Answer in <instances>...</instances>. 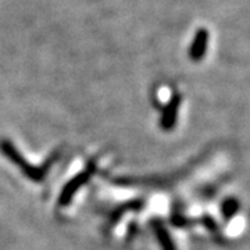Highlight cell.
<instances>
[{
	"label": "cell",
	"instance_id": "cell-1",
	"mask_svg": "<svg viewBox=\"0 0 250 250\" xmlns=\"http://www.w3.org/2000/svg\"><path fill=\"white\" fill-rule=\"evenodd\" d=\"M0 152L3 153L11 163H14L18 168L22 171V174H24L25 177H28L29 179H32V181H36V182H39V181H42V179L45 178L46 174H47V170L50 168V166L53 164V161L57 159V156L54 154V156H52L49 160L46 161L43 166L35 167V166L29 164V163L21 156V153L18 152L17 147L10 142L9 139H1V141H0Z\"/></svg>",
	"mask_w": 250,
	"mask_h": 250
},
{
	"label": "cell",
	"instance_id": "cell-2",
	"mask_svg": "<svg viewBox=\"0 0 250 250\" xmlns=\"http://www.w3.org/2000/svg\"><path fill=\"white\" fill-rule=\"evenodd\" d=\"M95 171H96V164H95V161H92V163H89L83 170L81 171L78 175H75L65 187L62 188V193H60V196H59V206L65 207V206L70 205L72 197L75 196V193L80 190L81 188L83 187V185L93 177Z\"/></svg>",
	"mask_w": 250,
	"mask_h": 250
},
{
	"label": "cell",
	"instance_id": "cell-3",
	"mask_svg": "<svg viewBox=\"0 0 250 250\" xmlns=\"http://www.w3.org/2000/svg\"><path fill=\"white\" fill-rule=\"evenodd\" d=\"M179 104H181V96L174 95L168 102V104L164 108V113H163V117H161V128L164 131H171L175 126L177 117H178Z\"/></svg>",
	"mask_w": 250,
	"mask_h": 250
},
{
	"label": "cell",
	"instance_id": "cell-4",
	"mask_svg": "<svg viewBox=\"0 0 250 250\" xmlns=\"http://www.w3.org/2000/svg\"><path fill=\"white\" fill-rule=\"evenodd\" d=\"M207 42H208V34L206 29H199L196 36L192 42L190 50H189V56L193 62L202 60L203 56L206 54V49H207Z\"/></svg>",
	"mask_w": 250,
	"mask_h": 250
},
{
	"label": "cell",
	"instance_id": "cell-5",
	"mask_svg": "<svg viewBox=\"0 0 250 250\" xmlns=\"http://www.w3.org/2000/svg\"><path fill=\"white\" fill-rule=\"evenodd\" d=\"M153 231L156 233V238H157V241L160 243L161 249L163 250H177L175 248V243L174 241L171 239V235L170 232L167 231V228L164 227V224L161 223L160 220H156V221H153Z\"/></svg>",
	"mask_w": 250,
	"mask_h": 250
},
{
	"label": "cell",
	"instance_id": "cell-6",
	"mask_svg": "<svg viewBox=\"0 0 250 250\" xmlns=\"http://www.w3.org/2000/svg\"><path fill=\"white\" fill-rule=\"evenodd\" d=\"M239 202L236 199H227L224 200L223 206H221V211L223 215L225 217V220H231L233 215L238 213L239 210Z\"/></svg>",
	"mask_w": 250,
	"mask_h": 250
},
{
	"label": "cell",
	"instance_id": "cell-7",
	"mask_svg": "<svg viewBox=\"0 0 250 250\" xmlns=\"http://www.w3.org/2000/svg\"><path fill=\"white\" fill-rule=\"evenodd\" d=\"M172 224L177 225V227H184V225H187L188 224V220L184 215L174 214V217H172Z\"/></svg>",
	"mask_w": 250,
	"mask_h": 250
},
{
	"label": "cell",
	"instance_id": "cell-8",
	"mask_svg": "<svg viewBox=\"0 0 250 250\" xmlns=\"http://www.w3.org/2000/svg\"><path fill=\"white\" fill-rule=\"evenodd\" d=\"M203 223H205V225L207 227V229H210V231H215V229H217V224H215V221L211 218V217L205 215Z\"/></svg>",
	"mask_w": 250,
	"mask_h": 250
}]
</instances>
